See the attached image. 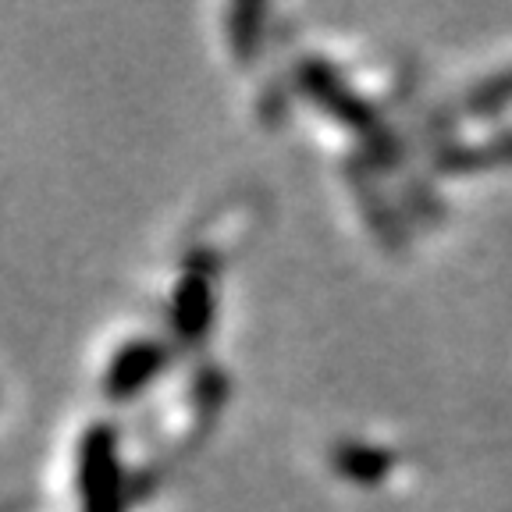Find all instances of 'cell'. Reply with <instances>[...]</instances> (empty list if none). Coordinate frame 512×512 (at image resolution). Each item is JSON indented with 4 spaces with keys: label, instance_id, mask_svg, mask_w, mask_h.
<instances>
[{
    "label": "cell",
    "instance_id": "cell-1",
    "mask_svg": "<svg viewBox=\"0 0 512 512\" xmlns=\"http://www.w3.org/2000/svg\"><path fill=\"white\" fill-rule=\"evenodd\" d=\"M224 395H228V377L210 360H196L171 377L168 392L146 409L143 448L128 466L132 495H150L160 473L185 459L207 438L217 413L224 409Z\"/></svg>",
    "mask_w": 512,
    "mask_h": 512
},
{
    "label": "cell",
    "instance_id": "cell-2",
    "mask_svg": "<svg viewBox=\"0 0 512 512\" xmlns=\"http://www.w3.org/2000/svg\"><path fill=\"white\" fill-rule=\"evenodd\" d=\"M132 477L121 456V431L111 420H93L75 448V502L79 512H125Z\"/></svg>",
    "mask_w": 512,
    "mask_h": 512
},
{
    "label": "cell",
    "instance_id": "cell-3",
    "mask_svg": "<svg viewBox=\"0 0 512 512\" xmlns=\"http://www.w3.org/2000/svg\"><path fill=\"white\" fill-rule=\"evenodd\" d=\"M171 352L175 342L150 331L121 338L107 352L104 370H100V392L107 402H136L139 395L153 392L164 377L171 374Z\"/></svg>",
    "mask_w": 512,
    "mask_h": 512
},
{
    "label": "cell",
    "instance_id": "cell-4",
    "mask_svg": "<svg viewBox=\"0 0 512 512\" xmlns=\"http://www.w3.org/2000/svg\"><path fill=\"white\" fill-rule=\"evenodd\" d=\"M214 274L203 264L178 260L168 285V338L175 345H196L214 324Z\"/></svg>",
    "mask_w": 512,
    "mask_h": 512
},
{
    "label": "cell",
    "instance_id": "cell-5",
    "mask_svg": "<svg viewBox=\"0 0 512 512\" xmlns=\"http://www.w3.org/2000/svg\"><path fill=\"white\" fill-rule=\"evenodd\" d=\"M399 466L402 459H395L392 448H381L374 441H338L331 448V470L360 488H374L381 480L395 477Z\"/></svg>",
    "mask_w": 512,
    "mask_h": 512
},
{
    "label": "cell",
    "instance_id": "cell-6",
    "mask_svg": "<svg viewBox=\"0 0 512 512\" xmlns=\"http://www.w3.org/2000/svg\"><path fill=\"white\" fill-rule=\"evenodd\" d=\"M264 8H246V4H232L224 8V47H228V57L235 64H253L260 61V47H264Z\"/></svg>",
    "mask_w": 512,
    "mask_h": 512
}]
</instances>
